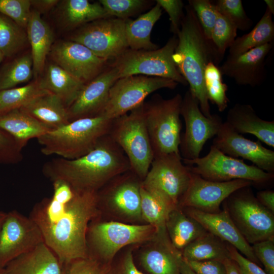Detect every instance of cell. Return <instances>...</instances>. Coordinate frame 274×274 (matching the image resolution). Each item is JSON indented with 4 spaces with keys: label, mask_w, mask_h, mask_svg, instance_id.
<instances>
[{
    "label": "cell",
    "mask_w": 274,
    "mask_h": 274,
    "mask_svg": "<svg viewBox=\"0 0 274 274\" xmlns=\"http://www.w3.org/2000/svg\"><path fill=\"white\" fill-rule=\"evenodd\" d=\"M142 182L131 169L115 176L97 192L98 204H105L128 218L142 219Z\"/></svg>",
    "instance_id": "e0dca14e"
},
{
    "label": "cell",
    "mask_w": 274,
    "mask_h": 274,
    "mask_svg": "<svg viewBox=\"0 0 274 274\" xmlns=\"http://www.w3.org/2000/svg\"><path fill=\"white\" fill-rule=\"evenodd\" d=\"M30 0H0V13L26 29L31 10Z\"/></svg>",
    "instance_id": "ee69618b"
},
{
    "label": "cell",
    "mask_w": 274,
    "mask_h": 274,
    "mask_svg": "<svg viewBox=\"0 0 274 274\" xmlns=\"http://www.w3.org/2000/svg\"><path fill=\"white\" fill-rule=\"evenodd\" d=\"M5 57L3 55L2 53L0 51V63L3 61Z\"/></svg>",
    "instance_id": "91938a15"
},
{
    "label": "cell",
    "mask_w": 274,
    "mask_h": 274,
    "mask_svg": "<svg viewBox=\"0 0 274 274\" xmlns=\"http://www.w3.org/2000/svg\"><path fill=\"white\" fill-rule=\"evenodd\" d=\"M33 76L31 53H26L6 62L0 68V91L15 87Z\"/></svg>",
    "instance_id": "d590c367"
},
{
    "label": "cell",
    "mask_w": 274,
    "mask_h": 274,
    "mask_svg": "<svg viewBox=\"0 0 274 274\" xmlns=\"http://www.w3.org/2000/svg\"><path fill=\"white\" fill-rule=\"evenodd\" d=\"M144 103L129 113L112 119L108 133L124 153L130 169L142 181L154 159L146 125Z\"/></svg>",
    "instance_id": "8992f818"
},
{
    "label": "cell",
    "mask_w": 274,
    "mask_h": 274,
    "mask_svg": "<svg viewBox=\"0 0 274 274\" xmlns=\"http://www.w3.org/2000/svg\"><path fill=\"white\" fill-rule=\"evenodd\" d=\"M187 215L199 222L206 230L223 242H227L251 261L258 263L251 246L241 234L229 212L207 213L188 208Z\"/></svg>",
    "instance_id": "603a6c76"
},
{
    "label": "cell",
    "mask_w": 274,
    "mask_h": 274,
    "mask_svg": "<svg viewBox=\"0 0 274 274\" xmlns=\"http://www.w3.org/2000/svg\"><path fill=\"white\" fill-rule=\"evenodd\" d=\"M0 274H5L4 268H0Z\"/></svg>",
    "instance_id": "94428289"
},
{
    "label": "cell",
    "mask_w": 274,
    "mask_h": 274,
    "mask_svg": "<svg viewBox=\"0 0 274 274\" xmlns=\"http://www.w3.org/2000/svg\"><path fill=\"white\" fill-rule=\"evenodd\" d=\"M28 43L26 29L0 13V51L4 57H11Z\"/></svg>",
    "instance_id": "8d00e7d4"
},
{
    "label": "cell",
    "mask_w": 274,
    "mask_h": 274,
    "mask_svg": "<svg viewBox=\"0 0 274 274\" xmlns=\"http://www.w3.org/2000/svg\"><path fill=\"white\" fill-rule=\"evenodd\" d=\"M191 175L189 185L179 205L207 213L219 212L222 202L232 193L253 184L244 180L212 181L191 172Z\"/></svg>",
    "instance_id": "ac0fdd59"
},
{
    "label": "cell",
    "mask_w": 274,
    "mask_h": 274,
    "mask_svg": "<svg viewBox=\"0 0 274 274\" xmlns=\"http://www.w3.org/2000/svg\"><path fill=\"white\" fill-rule=\"evenodd\" d=\"M6 216H7L6 212H5L3 211H0V232H1V230L3 226V224L6 217Z\"/></svg>",
    "instance_id": "680465c9"
},
{
    "label": "cell",
    "mask_w": 274,
    "mask_h": 274,
    "mask_svg": "<svg viewBox=\"0 0 274 274\" xmlns=\"http://www.w3.org/2000/svg\"><path fill=\"white\" fill-rule=\"evenodd\" d=\"M272 48V43H268L238 56H228L219 67L222 75L232 79L239 85H260L265 79L266 58Z\"/></svg>",
    "instance_id": "44dd1931"
},
{
    "label": "cell",
    "mask_w": 274,
    "mask_h": 274,
    "mask_svg": "<svg viewBox=\"0 0 274 274\" xmlns=\"http://www.w3.org/2000/svg\"><path fill=\"white\" fill-rule=\"evenodd\" d=\"M181 116L184 119L185 129L181 135L179 146L183 160H192L200 157L206 142L215 137L223 123L216 114L206 117L201 112L197 99L189 90L183 97Z\"/></svg>",
    "instance_id": "4fadbf2b"
},
{
    "label": "cell",
    "mask_w": 274,
    "mask_h": 274,
    "mask_svg": "<svg viewBox=\"0 0 274 274\" xmlns=\"http://www.w3.org/2000/svg\"><path fill=\"white\" fill-rule=\"evenodd\" d=\"M272 15L266 9L261 19L249 32L235 39L229 48L228 56H238L255 48L271 43L274 39Z\"/></svg>",
    "instance_id": "836d02e7"
},
{
    "label": "cell",
    "mask_w": 274,
    "mask_h": 274,
    "mask_svg": "<svg viewBox=\"0 0 274 274\" xmlns=\"http://www.w3.org/2000/svg\"><path fill=\"white\" fill-rule=\"evenodd\" d=\"M49 93L43 90L38 79L20 87L0 91V115L19 109L34 98Z\"/></svg>",
    "instance_id": "74e56055"
},
{
    "label": "cell",
    "mask_w": 274,
    "mask_h": 274,
    "mask_svg": "<svg viewBox=\"0 0 274 274\" xmlns=\"http://www.w3.org/2000/svg\"><path fill=\"white\" fill-rule=\"evenodd\" d=\"M204 80L209 101L215 105L219 112H224L229 102L226 94L228 86L222 81L219 67L213 61L206 66Z\"/></svg>",
    "instance_id": "f35d334b"
},
{
    "label": "cell",
    "mask_w": 274,
    "mask_h": 274,
    "mask_svg": "<svg viewBox=\"0 0 274 274\" xmlns=\"http://www.w3.org/2000/svg\"><path fill=\"white\" fill-rule=\"evenodd\" d=\"M107 269L106 265L88 257L63 265L62 274H105Z\"/></svg>",
    "instance_id": "bcb514c9"
},
{
    "label": "cell",
    "mask_w": 274,
    "mask_h": 274,
    "mask_svg": "<svg viewBox=\"0 0 274 274\" xmlns=\"http://www.w3.org/2000/svg\"><path fill=\"white\" fill-rule=\"evenodd\" d=\"M165 225L172 244L180 252L207 232L199 222L184 214L179 207L170 212Z\"/></svg>",
    "instance_id": "4dcf8cb0"
},
{
    "label": "cell",
    "mask_w": 274,
    "mask_h": 274,
    "mask_svg": "<svg viewBox=\"0 0 274 274\" xmlns=\"http://www.w3.org/2000/svg\"><path fill=\"white\" fill-rule=\"evenodd\" d=\"M180 272L181 274H197L191 268L183 257L180 262Z\"/></svg>",
    "instance_id": "9f6ffc18"
},
{
    "label": "cell",
    "mask_w": 274,
    "mask_h": 274,
    "mask_svg": "<svg viewBox=\"0 0 274 274\" xmlns=\"http://www.w3.org/2000/svg\"><path fill=\"white\" fill-rule=\"evenodd\" d=\"M51 182L52 196L36 203L29 217L63 266L88 257L86 234L99 214L97 195V192L77 191L60 180Z\"/></svg>",
    "instance_id": "6da1fadb"
},
{
    "label": "cell",
    "mask_w": 274,
    "mask_h": 274,
    "mask_svg": "<svg viewBox=\"0 0 274 274\" xmlns=\"http://www.w3.org/2000/svg\"><path fill=\"white\" fill-rule=\"evenodd\" d=\"M155 2L168 14L170 31L174 35L177 36L184 15L183 9L185 6L183 2L181 0H156Z\"/></svg>",
    "instance_id": "7dc6e473"
},
{
    "label": "cell",
    "mask_w": 274,
    "mask_h": 274,
    "mask_svg": "<svg viewBox=\"0 0 274 274\" xmlns=\"http://www.w3.org/2000/svg\"><path fill=\"white\" fill-rule=\"evenodd\" d=\"M44 242L36 223L16 210L7 213L0 232V268Z\"/></svg>",
    "instance_id": "9a60e30c"
},
{
    "label": "cell",
    "mask_w": 274,
    "mask_h": 274,
    "mask_svg": "<svg viewBox=\"0 0 274 274\" xmlns=\"http://www.w3.org/2000/svg\"><path fill=\"white\" fill-rule=\"evenodd\" d=\"M23 148L11 135L0 129V164H15L21 161Z\"/></svg>",
    "instance_id": "f6af8a7d"
},
{
    "label": "cell",
    "mask_w": 274,
    "mask_h": 274,
    "mask_svg": "<svg viewBox=\"0 0 274 274\" xmlns=\"http://www.w3.org/2000/svg\"><path fill=\"white\" fill-rule=\"evenodd\" d=\"M186 261L230 259L228 246L213 234L207 232L186 246L181 252Z\"/></svg>",
    "instance_id": "d6a6232c"
},
{
    "label": "cell",
    "mask_w": 274,
    "mask_h": 274,
    "mask_svg": "<svg viewBox=\"0 0 274 274\" xmlns=\"http://www.w3.org/2000/svg\"><path fill=\"white\" fill-rule=\"evenodd\" d=\"M105 274H144L136 267L131 250L126 252L118 263L108 268Z\"/></svg>",
    "instance_id": "816d5d0a"
},
{
    "label": "cell",
    "mask_w": 274,
    "mask_h": 274,
    "mask_svg": "<svg viewBox=\"0 0 274 274\" xmlns=\"http://www.w3.org/2000/svg\"><path fill=\"white\" fill-rule=\"evenodd\" d=\"M119 79L116 69L109 66L84 84L76 99L68 107L70 121L103 114L111 87Z\"/></svg>",
    "instance_id": "ffe728a7"
},
{
    "label": "cell",
    "mask_w": 274,
    "mask_h": 274,
    "mask_svg": "<svg viewBox=\"0 0 274 274\" xmlns=\"http://www.w3.org/2000/svg\"><path fill=\"white\" fill-rule=\"evenodd\" d=\"M224 122L236 132L252 134L258 141L274 148V121L261 118L251 105L235 104L228 110Z\"/></svg>",
    "instance_id": "cb8c5ba5"
},
{
    "label": "cell",
    "mask_w": 274,
    "mask_h": 274,
    "mask_svg": "<svg viewBox=\"0 0 274 274\" xmlns=\"http://www.w3.org/2000/svg\"><path fill=\"white\" fill-rule=\"evenodd\" d=\"M186 262L197 274H226L223 262L219 260H209Z\"/></svg>",
    "instance_id": "f907efd6"
},
{
    "label": "cell",
    "mask_w": 274,
    "mask_h": 274,
    "mask_svg": "<svg viewBox=\"0 0 274 274\" xmlns=\"http://www.w3.org/2000/svg\"><path fill=\"white\" fill-rule=\"evenodd\" d=\"M265 3L266 5V9L273 15L274 14V1L273 0H265Z\"/></svg>",
    "instance_id": "6f0895ef"
},
{
    "label": "cell",
    "mask_w": 274,
    "mask_h": 274,
    "mask_svg": "<svg viewBox=\"0 0 274 274\" xmlns=\"http://www.w3.org/2000/svg\"><path fill=\"white\" fill-rule=\"evenodd\" d=\"M19 109L51 130L70 122L66 106L58 97L50 93L34 98Z\"/></svg>",
    "instance_id": "83f0119b"
},
{
    "label": "cell",
    "mask_w": 274,
    "mask_h": 274,
    "mask_svg": "<svg viewBox=\"0 0 274 274\" xmlns=\"http://www.w3.org/2000/svg\"><path fill=\"white\" fill-rule=\"evenodd\" d=\"M248 187L236 190L227 199L231 219L247 242L253 244L273 238L274 218Z\"/></svg>",
    "instance_id": "30bf717a"
},
{
    "label": "cell",
    "mask_w": 274,
    "mask_h": 274,
    "mask_svg": "<svg viewBox=\"0 0 274 274\" xmlns=\"http://www.w3.org/2000/svg\"><path fill=\"white\" fill-rule=\"evenodd\" d=\"M217 11L242 31L248 30L253 22L248 17L241 0H218L213 2Z\"/></svg>",
    "instance_id": "b9f144b4"
},
{
    "label": "cell",
    "mask_w": 274,
    "mask_h": 274,
    "mask_svg": "<svg viewBox=\"0 0 274 274\" xmlns=\"http://www.w3.org/2000/svg\"><path fill=\"white\" fill-rule=\"evenodd\" d=\"M112 121L101 115L70 121L37 139L41 151L45 155H55L66 159L79 158L108 134Z\"/></svg>",
    "instance_id": "277c9868"
},
{
    "label": "cell",
    "mask_w": 274,
    "mask_h": 274,
    "mask_svg": "<svg viewBox=\"0 0 274 274\" xmlns=\"http://www.w3.org/2000/svg\"><path fill=\"white\" fill-rule=\"evenodd\" d=\"M178 43L174 35L161 48L152 50L128 49L109 65L114 67L119 79L133 75L156 77L173 80L186 85L187 82L178 70L173 59Z\"/></svg>",
    "instance_id": "ba28073f"
},
{
    "label": "cell",
    "mask_w": 274,
    "mask_h": 274,
    "mask_svg": "<svg viewBox=\"0 0 274 274\" xmlns=\"http://www.w3.org/2000/svg\"><path fill=\"white\" fill-rule=\"evenodd\" d=\"M223 263L225 267L226 274H239L237 265L232 259H226L223 261Z\"/></svg>",
    "instance_id": "11a10c76"
},
{
    "label": "cell",
    "mask_w": 274,
    "mask_h": 274,
    "mask_svg": "<svg viewBox=\"0 0 274 274\" xmlns=\"http://www.w3.org/2000/svg\"><path fill=\"white\" fill-rule=\"evenodd\" d=\"M125 24L126 19L102 18L75 29L69 40L85 46L99 57L110 62L129 49Z\"/></svg>",
    "instance_id": "8fae6325"
},
{
    "label": "cell",
    "mask_w": 274,
    "mask_h": 274,
    "mask_svg": "<svg viewBox=\"0 0 274 274\" xmlns=\"http://www.w3.org/2000/svg\"><path fill=\"white\" fill-rule=\"evenodd\" d=\"M142 219L156 228L164 226L170 212L179 206L158 193L148 190L141 185Z\"/></svg>",
    "instance_id": "e575fe53"
},
{
    "label": "cell",
    "mask_w": 274,
    "mask_h": 274,
    "mask_svg": "<svg viewBox=\"0 0 274 274\" xmlns=\"http://www.w3.org/2000/svg\"><path fill=\"white\" fill-rule=\"evenodd\" d=\"M257 200L264 207L274 212V192L272 190L261 191L257 193Z\"/></svg>",
    "instance_id": "f5cc1de1"
},
{
    "label": "cell",
    "mask_w": 274,
    "mask_h": 274,
    "mask_svg": "<svg viewBox=\"0 0 274 274\" xmlns=\"http://www.w3.org/2000/svg\"><path fill=\"white\" fill-rule=\"evenodd\" d=\"M162 14V9L157 3L147 12L135 20L126 19L125 36L129 49L133 50H152L158 46L151 40V33Z\"/></svg>",
    "instance_id": "f546056e"
},
{
    "label": "cell",
    "mask_w": 274,
    "mask_h": 274,
    "mask_svg": "<svg viewBox=\"0 0 274 274\" xmlns=\"http://www.w3.org/2000/svg\"><path fill=\"white\" fill-rule=\"evenodd\" d=\"M26 30L31 47L33 76L37 79L46 64L47 56L53 45V34L41 14L34 9L31 10Z\"/></svg>",
    "instance_id": "484cf974"
},
{
    "label": "cell",
    "mask_w": 274,
    "mask_h": 274,
    "mask_svg": "<svg viewBox=\"0 0 274 274\" xmlns=\"http://www.w3.org/2000/svg\"><path fill=\"white\" fill-rule=\"evenodd\" d=\"M5 274H62L58 258L44 243L19 256L4 267Z\"/></svg>",
    "instance_id": "d4e9b609"
},
{
    "label": "cell",
    "mask_w": 274,
    "mask_h": 274,
    "mask_svg": "<svg viewBox=\"0 0 274 274\" xmlns=\"http://www.w3.org/2000/svg\"><path fill=\"white\" fill-rule=\"evenodd\" d=\"M251 247L258 260L264 265L266 273L274 274L273 238L255 243Z\"/></svg>",
    "instance_id": "c3c4849f"
},
{
    "label": "cell",
    "mask_w": 274,
    "mask_h": 274,
    "mask_svg": "<svg viewBox=\"0 0 274 274\" xmlns=\"http://www.w3.org/2000/svg\"><path fill=\"white\" fill-rule=\"evenodd\" d=\"M178 83L160 77L133 75L118 79L111 87L103 115L113 119L141 105L146 98L163 88L175 89Z\"/></svg>",
    "instance_id": "7c38bea8"
},
{
    "label": "cell",
    "mask_w": 274,
    "mask_h": 274,
    "mask_svg": "<svg viewBox=\"0 0 274 274\" xmlns=\"http://www.w3.org/2000/svg\"><path fill=\"white\" fill-rule=\"evenodd\" d=\"M191 177V172L183 163L180 153H170L154 158L142 186L162 195L179 206Z\"/></svg>",
    "instance_id": "5bb4252c"
},
{
    "label": "cell",
    "mask_w": 274,
    "mask_h": 274,
    "mask_svg": "<svg viewBox=\"0 0 274 274\" xmlns=\"http://www.w3.org/2000/svg\"><path fill=\"white\" fill-rule=\"evenodd\" d=\"M155 231L156 228L149 224L131 225L99 222L95 219L89 223L87 231L88 257L106 265L123 247L150 241Z\"/></svg>",
    "instance_id": "52a82bcc"
},
{
    "label": "cell",
    "mask_w": 274,
    "mask_h": 274,
    "mask_svg": "<svg viewBox=\"0 0 274 274\" xmlns=\"http://www.w3.org/2000/svg\"><path fill=\"white\" fill-rule=\"evenodd\" d=\"M182 98L179 93L168 99L156 94L149 101L144 103L146 125L154 158L170 153H180Z\"/></svg>",
    "instance_id": "5b68a950"
},
{
    "label": "cell",
    "mask_w": 274,
    "mask_h": 274,
    "mask_svg": "<svg viewBox=\"0 0 274 274\" xmlns=\"http://www.w3.org/2000/svg\"><path fill=\"white\" fill-rule=\"evenodd\" d=\"M0 129L11 135L23 147L51 129L20 109L0 115Z\"/></svg>",
    "instance_id": "f1b7e54d"
},
{
    "label": "cell",
    "mask_w": 274,
    "mask_h": 274,
    "mask_svg": "<svg viewBox=\"0 0 274 274\" xmlns=\"http://www.w3.org/2000/svg\"><path fill=\"white\" fill-rule=\"evenodd\" d=\"M141 252L140 263L150 274H181V252L172 244L165 225L156 228L153 237Z\"/></svg>",
    "instance_id": "7402d4cb"
},
{
    "label": "cell",
    "mask_w": 274,
    "mask_h": 274,
    "mask_svg": "<svg viewBox=\"0 0 274 274\" xmlns=\"http://www.w3.org/2000/svg\"><path fill=\"white\" fill-rule=\"evenodd\" d=\"M42 74L38 79L41 88L58 97L67 108L85 84L53 62L46 64Z\"/></svg>",
    "instance_id": "4316f807"
},
{
    "label": "cell",
    "mask_w": 274,
    "mask_h": 274,
    "mask_svg": "<svg viewBox=\"0 0 274 274\" xmlns=\"http://www.w3.org/2000/svg\"><path fill=\"white\" fill-rule=\"evenodd\" d=\"M129 169L124 153L107 134L86 154L74 159H52L44 164L42 172L51 181H63L77 191L97 192Z\"/></svg>",
    "instance_id": "7a4b0ae2"
},
{
    "label": "cell",
    "mask_w": 274,
    "mask_h": 274,
    "mask_svg": "<svg viewBox=\"0 0 274 274\" xmlns=\"http://www.w3.org/2000/svg\"><path fill=\"white\" fill-rule=\"evenodd\" d=\"M212 145L224 154L248 160L261 170L273 174L274 151L232 129L225 122L220 126Z\"/></svg>",
    "instance_id": "d6986e66"
},
{
    "label": "cell",
    "mask_w": 274,
    "mask_h": 274,
    "mask_svg": "<svg viewBox=\"0 0 274 274\" xmlns=\"http://www.w3.org/2000/svg\"><path fill=\"white\" fill-rule=\"evenodd\" d=\"M237 30L236 26L230 21L218 12L212 31L211 41L221 61L226 50L235 41Z\"/></svg>",
    "instance_id": "ab89813d"
},
{
    "label": "cell",
    "mask_w": 274,
    "mask_h": 274,
    "mask_svg": "<svg viewBox=\"0 0 274 274\" xmlns=\"http://www.w3.org/2000/svg\"><path fill=\"white\" fill-rule=\"evenodd\" d=\"M151 2L146 0L99 1L109 16L124 20L146 9Z\"/></svg>",
    "instance_id": "60d3db41"
},
{
    "label": "cell",
    "mask_w": 274,
    "mask_h": 274,
    "mask_svg": "<svg viewBox=\"0 0 274 274\" xmlns=\"http://www.w3.org/2000/svg\"><path fill=\"white\" fill-rule=\"evenodd\" d=\"M188 5L194 11L206 37L211 41V36L215 24L218 12L209 0H189Z\"/></svg>",
    "instance_id": "7bdbcfd3"
},
{
    "label": "cell",
    "mask_w": 274,
    "mask_h": 274,
    "mask_svg": "<svg viewBox=\"0 0 274 274\" xmlns=\"http://www.w3.org/2000/svg\"><path fill=\"white\" fill-rule=\"evenodd\" d=\"M230 259L237 265L239 274H267L255 262L239 253L234 247H228Z\"/></svg>",
    "instance_id": "681fc988"
},
{
    "label": "cell",
    "mask_w": 274,
    "mask_h": 274,
    "mask_svg": "<svg viewBox=\"0 0 274 274\" xmlns=\"http://www.w3.org/2000/svg\"><path fill=\"white\" fill-rule=\"evenodd\" d=\"M56 63L84 84L89 82L109 64L85 46L72 41L53 44L49 54Z\"/></svg>",
    "instance_id": "2e32d148"
},
{
    "label": "cell",
    "mask_w": 274,
    "mask_h": 274,
    "mask_svg": "<svg viewBox=\"0 0 274 274\" xmlns=\"http://www.w3.org/2000/svg\"><path fill=\"white\" fill-rule=\"evenodd\" d=\"M184 9L173 59L189 85L190 92L197 99L201 112L210 117L212 114L204 85V71L210 62L218 65L221 60L211 41L205 36L193 9L189 5Z\"/></svg>",
    "instance_id": "3957f363"
},
{
    "label": "cell",
    "mask_w": 274,
    "mask_h": 274,
    "mask_svg": "<svg viewBox=\"0 0 274 274\" xmlns=\"http://www.w3.org/2000/svg\"><path fill=\"white\" fill-rule=\"evenodd\" d=\"M60 17L64 27L74 30L92 21L112 17L99 2L87 0H65L62 2Z\"/></svg>",
    "instance_id": "1f68e13d"
},
{
    "label": "cell",
    "mask_w": 274,
    "mask_h": 274,
    "mask_svg": "<svg viewBox=\"0 0 274 274\" xmlns=\"http://www.w3.org/2000/svg\"><path fill=\"white\" fill-rule=\"evenodd\" d=\"M182 160L192 173L212 181L244 180L262 184L273 178V174L264 172L253 164L249 165L242 159L228 156L212 145L204 156Z\"/></svg>",
    "instance_id": "9c48e42d"
},
{
    "label": "cell",
    "mask_w": 274,
    "mask_h": 274,
    "mask_svg": "<svg viewBox=\"0 0 274 274\" xmlns=\"http://www.w3.org/2000/svg\"><path fill=\"white\" fill-rule=\"evenodd\" d=\"M31 6L40 14L48 12L58 3V0H30Z\"/></svg>",
    "instance_id": "db71d44e"
}]
</instances>
